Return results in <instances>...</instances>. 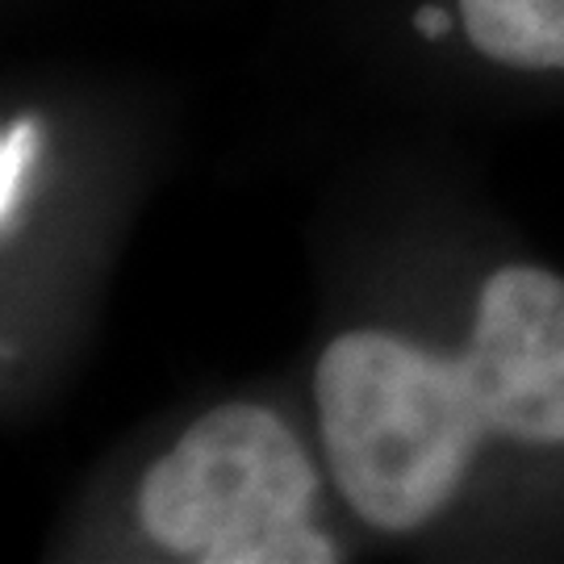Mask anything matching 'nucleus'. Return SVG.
I'll return each mask as SVG.
<instances>
[{
	"label": "nucleus",
	"mask_w": 564,
	"mask_h": 564,
	"mask_svg": "<svg viewBox=\"0 0 564 564\" xmlns=\"http://www.w3.org/2000/svg\"><path fill=\"white\" fill-rule=\"evenodd\" d=\"M414 30L426 34V39H444V34H452V13L440 9V4H423L414 13Z\"/></svg>",
	"instance_id": "5"
},
{
	"label": "nucleus",
	"mask_w": 564,
	"mask_h": 564,
	"mask_svg": "<svg viewBox=\"0 0 564 564\" xmlns=\"http://www.w3.org/2000/svg\"><path fill=\"white\" fill-rule=\"evenodd\" d=\"M314 402L343 502L377 531L431 523L485 440L564 447V276L498 268L464 356L347 330L318 360Z\"/></svg>",
	"instance_id": "1"
},
{
	"label": "nucleus",
	"mask_w": 564,
	"mask_h": 564,
	"mask_svg": "<svg viewBox=\"0 0 564 564\" xmlns=\"http://www.w3.org/2000/svg\"><path fill=\"white\" fill-rule=\"evenodd\" d=\"M318 473L268 405L209 410L151 464L142 531L197 564H330L339 547L310 523Z\"/></svg>",
	"instance_id": "2"
},
{
	"label": "nucleus",
	"mask_w": 564,
	"mask_h": 564,
	"mask_svg": "<svg viewBox=\"0 0 564 564\" xmlns=\"http://www.w3.org/2000/svg\"><path fill=\"white\" fill-rule=\"evenodd\" d=\"M39 147V134H34V121H13L4 130V147H0V214H4V230L13 223V202L21 193V181H25V163Z\"/></svg>",
	"instance_id": "4"
},
{
	"label": "nucleus",
	"mask_w": 564,
	"mask_h": 564,
	"mask_svg": "<svg viewBox=\"0 0 564 564\" xmlns=\"http://www.w3.org/2000/svg\"><path fill=\"white\" fill-rule=\"evenodd\" d=\"M468 42L519 72H564V0H460Z\"/></svg>",
	"instance_id": "3"
}]
</instances>
